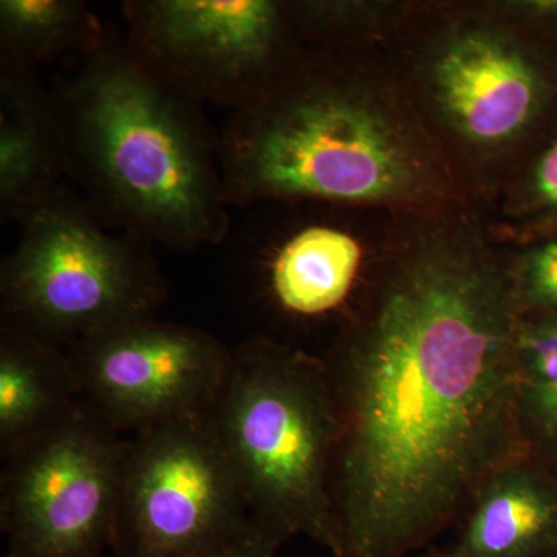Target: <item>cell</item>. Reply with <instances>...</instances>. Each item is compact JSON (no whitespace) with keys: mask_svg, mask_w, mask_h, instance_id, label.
<instances>
[{"mask_svg":"<svg viewBox=\"0 0 557 557\" xmlns=\"http://www.w3.org/2000/svg\"><path fill=\"white\" fill-rule=\"evenodd\" d=\"M109 28L79 0H2L0 67L38 73L61 58L78 61L104 42Z\"/></svg>","mask_w":557,"mask_h":557,"instance_id":"cell-15","label":"cell"},{"mask_svg":"<svg viewBox=\"0 0 557 557\" xmlns=\"http://www.w3.org/2000/svg\"><path fill=\"white\" fill-rule=\"evenodd\" d=\"M432 89L468 141L500 146L557 126V44L463 28L440 47Z\"/></svg>","mask_w":557,"mask_h":557,"instance_id":"cell-10","label":"cell"},{"mask_svg":"<svg viewBox=\"0 0 557 557\" xmlns=\"http://www.w3.org/2000/svg\"><path fill=\"white\" fill-rule=\"evenodd\" d=\"M460 522V557H557V475L516 458L483 482Z\"/></svg>","mask_w":557,"mask_h":557,"instance_id":"cell-12","label":"cell"},{"mask_svg":"<svg viewBox=\"0 0 557 557\" xmlns=\"http://www.w3.org/2000/svg\"><path fill=\"white\" fill-rule=\"evenodd\" d=\"M127 440L86 399L3 460L5 557H101L110 547Z\"/></svg>","mask_w":557,"mask_h":557,"instance_id":"cell-8","label":"cell"},{"mask_svg":"<svg viewBox=\"0 0 557 557\" xmlns=\"http://www.w3.org/2000/svg\"><path fill=\"white\" fill-rule=\"evenodd\" d=\"M83 399L65 348L0 324V457L46 434Z\"/></svg>","mask_w":557,"mask_h":557,"instance_id":"cell-14","label":"cell"},{"mask_svg":"<svg viewBox=\"0 0 557 557\" xmlns=\"http://www.w3.org/2000/svg\"><path fill=\"white\" fill-rule=\"evenodd\" d=\"M124 44L150 76L200 106L247 108L298 53L295 7L273 0H127Z\"/></svg>","mask_w":557,"mask_h":557,"instance_id":"cell-6","label":"cell"},{"mask_svg":"<svg viewBox=\"0 0 557 557\" xmlns=\"http://www.w3.org/2000/svg\"><path fill=\"white\" fill-rule=\"evenodd\" d=\"M208 420L252 518L330 549L338 418L324 359L265 335L240 344Z\"/></svg>","mask_w":557,"mask_h":557,"instance_id":"cell-4","label":"cell"},{"mask_svg":"<svg viewBox=\"0 0 557 557\" xmlns=\"http://www.w3.org/2000/svg\"><path fill=\"white\" fill-rule=\"evenodd\" d=\"M81 397L120 434L208 416L233 350L205 330L156 317L65 348Z\"/></svg>","mask_w":557,"mask_h":557,"instance_id":"cell-9","label":"cell"},{"mask_svg":"<svg viewBox=\"0 0 557 557\" xmlns=\"http://www.w3.org/2000/svg\"><path fill=\"white\" fill-rule=\"evenodd\" d=\"M288 536L255 518L244 530L200 557H276Z\"/></svg>","mask_w":557,"mask_h":557,"instance_id":"cell-19","label":"cell"},{"mask_svg":"<svg viewBox=\"0 0 557 557\" xmlns=\"http://www.w3.org/2000/svg\"><path fill=\"white\" fill-rule=\"evenodd\" d=\"M525 209L542 236H557V132L545 143L528 174Z\"/></svg>","mask_w":557,"mask_h":557,"instance_id":"cell-18","label":"cell"},{"mask_svg":"<svg viewBox=\"0 0 557 557\" xmlns=\"http://www.w3.org/2000/svg\"><path fill=\"white\" fill-rule=\"evenodd\" d=\"M51 91L67 177L101 225L178 251L228 240L220 134L203 106L132 58L115 28Z\"/></svg>","mask_w":557,"mask_h":557,"instance_id":"cell-2","label":"cell"},{"mask_svg":"<svg viewBox=\"0 0 557 557\" xmlns=\"http://www.w3.org/2000/svg\"><path fill=\"white\" fill-rule=\"evenodd\" d=\"M251 519L208 416L170 421L127 440L113 557H200Z\"/></svg>","mask_w":557,"mask_h":557,"instance_id":"cell-7","label":"cell"},{"mask_svg":"<svg viewBox=\"0 0 557 557\" xmlns=\"http://www.w3.org/2000/svg\"><path fill=\"white\" fill-rule=\"evenodd\" d=\"M516 368L528 457L557 475V313L520 318Z\"/></svg>","mask_w":557,"mask_h":557,"instance_id":"cell-16","label":"cell"},{"mask_svg":"<svg viewBox=\"0 0 557 557\" xmlns=\"http://www.w3.org/2000/svg\"><path fill=\"white\" fill-rule=\"evenodd\" d=\"M67 177L64 131L53 91L38 73L0 67V222H20Z\"/></svg>","mask_w":557,"mask_h":557,"instance_id":"cell-13","label":"cell"},{"mask_svg":"<svg viewBox=\"0 0 557 557\" xmlns=\"http://www.w3.org/2000/svg\"><path fill=\"white\" fill-rule=\"evenodd\" d=\"M0 263V324L67 348L116 325L153 318L168 287L153 245L101 225L62 182L17 222Z\"/></svg>","mask_w":557,"mask_h":557,"instance_id":"cell-5","label":"cell"},{"mask_svg":"<svg viewBox=\"0 0 557 557\" xmlns=\"http://www.w3.org/2000/svg\"><path fill=\"white\" fill-rule=\"evenodd\" d=\"M332 54L298 53L220 131L226 207L408 200L423 185L412 138L361 76Z\"/></svg>","mask_w":557,"mask_h":557,"instance_id":"cell-3","label":"cell"},{"mask_svg":"<svg viewBox=\"0 0 557 557\" xmlns=\"http://www.w3.org/2000/svg\"><path fill=\"white\" fill-rule=\"evenodd\" d=\"M519 322L509 265L475 244H418L376 277L322 357L338 418L333 556L423 552L528 456Z\"/></svg>","mask_w":557,"mask_h":557,"instance_id":"cell-1","label":"cell"},{"mask_svg":"<svg viewBox=\"0 0 557 557\" xmlns=\"http://www.w3.org/2000/svg\"><path fill=\"white\" fill-rule=\"evenodd\" d=\"M410 557H460L450 549V552H442V549L426 548L423 552L417 553V555Z\"/></svg>","mask_w":557,"mask_h":557,"instance_id":"cell-20","label":"cell"},{"mask_svg":"<svg viewBox=\"0 0 557 557\" xmlns=\"http://www.w3.org/2000/svg\"><path fill=\"white\" fill-rule=\"evenodd\" d=\"M520 318L557 313V236L544 237L509 265Z\"/></svg>","mask_w":557,"mask_h":557,"instance_id":"cell-17","label":"cell"},{"mask_svg":"<svg viewBox=\"0 0 557 557\" xmlns=\"http://www.w3.org/2000/svg\"><path fill=\"white\" fill-rule=\"evenodd\" d=\"M236 274L256 306L295 322L325 321L354 299L364 251L351 231L306 220L281 233L239 230Z\"/></svg>","mask_w":557,"mask_h":557,"instance_id":"cell-11","label":"cell"}]
</instances>
